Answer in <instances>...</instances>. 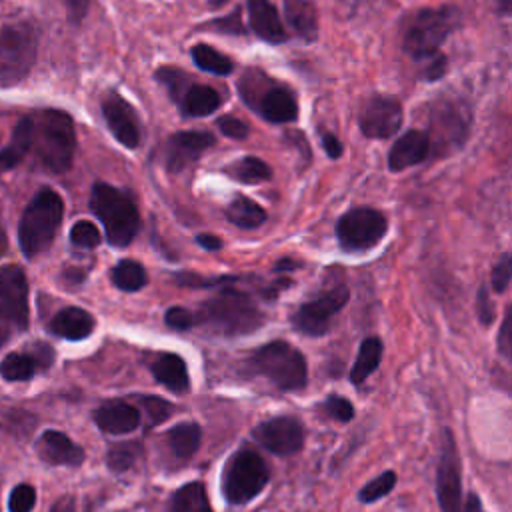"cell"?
<instances>
[{
	"label": "cell",
	"instance_id": "bcb514c9",
	"mask_svg": "<svg viewBox=\"0 0 512 512\" xmlns=\"http://www.w3.org/2000/svg\"><path fill=\"white\" fill-rule=\"evenodd\" d=\"M218 128L224 136L232 138V140H242L248 136V124L242 122L240 118H234V116H224V118H218Z\"/></svg>",
	"mask_w": 512,
	"mask_h": 512
},
{
	"label": "cell",
	"instance_id": "ac0fdd59",
	"mask_svg": "<svg viewBox=\"0 0 512 512\" xmlns=\"http://www.w3.org/2000/svg\"><path fill=\"white\" fill-rule=\"evenodd\" d=\"M214 136L206 130L176 132L166 142V166L170 172H180L196 162L204 150L214 144Z\"/></svg>",
	"mask_w": 512,
	"mask_h": 512
},
{
	"label": "cell",
	"instance_id": "e0dca14e",
	"mask_svg": "<svg viewBox=\"0 0 512 512\" xmlns=\"http://www.w3.org/2000/svg\"><path fill=\"white\" fill-rule=\"evenodd\" d=\"M470 126V110L462 102L446 100L442 98L438 104H434L430 112V132L428 138L438 136L442 144L450 142L460 146L466 140Z\"/></svg>",
	"mask_w": 512,
	"mask_h": 512
},
{
	"label": "cell",
	"instance_id": "680465c9",
	"mask_svg": "<svg viewBox=\"0 0 512 512\" xmlns=\"http://www.w3.org/2000/svg\"><path fill=\"white\" fill-rule=\"evenodd\" d=\"M8 338H10V328H8V324L0 322V346H2Z\"/></svg>",
	"mask_w": 512,
	"mask_h": 512
},
{
	"label": "cell",
	"instance_id": "f35d334b",
	"mask_svg": "<svg viewBox=\"0 0 512 512\" xmlns=\"http://www.w3.org/2000/svg\"><path fill=\"white\" fill-rule=\"evenodd\" d=\"M70 242L78 248H96L100 244V230L90 220H78L70 230Z\"/></svg>",
	"mask_w": 512,
	"mask_h": 512
},
{
	"label": "cell",
	"instance_id": "277c9868",
	"mask_svg": "<svg viewBox=\"0 0 512 512\" xmlns=\"http://www.w3.org/2000/svg\"><path fill=\"white\" fill-rule=\"evenodd\" d=\"M90 210L102 222L106 240L112 246L124 248L134 240L140 228V214L130 194L112 184L94 182L90 192Z\"/></svg>",
	"mask_w": 512,
	"mask_h": 512
},
{
	"label": "cell",
	"instance_id": "4dcf8cb0",
	"mask_svg": "<svg viewBox=\"0 0 512 512\" xmlns=\"http://www.w3.org/2000/svg\"><path fill=\"white\" fill-rule=\"evenodd\" d=\"M226 218L238 228L254 230L260 224H264L266 210L248 196H236L226 208Z\"/></svg>",
	"mask_w": 512,
	"mask_h": 512
},
{
	"label": "cell",
	"instance_id": "836d02e7",
	"mask_svg": "<svg viewBox=\"0 0 512 512\" xmlns=\"http://www.w3.org/2000/svg\"><path fill=\"white\" fill-rule=\"evenodd\" d=\"M110 278H112V284L124 292H136L144 288L148 282V274L144 266L136 260H120L112 268Z\"/></svg>",
	"mask_w": 512,
	"mask_h": 512
},
{
	"label": "cell",
	"instance_id": "603a6c76",
	"mask_svg": "<svg viewBox=\"0 0 512 512\" xmlns=\"http://www.w3.org/2000/svg\"><path fill=\"white\" fill-rule=\"evenodd\" d=\"M48 328L52 334H56L64 340H84L94 330V318L84 308L68 306L54 314Z\"/></svg>",
	"mask_w": 512,
	"mask_h": 512
},
{
	"label": "cell",
	"instance_id": "4316f807",
	"mask_svg": "<svg viewBox=\"0 0 512 512\" xmlns=\"http://www.w3.org/2000/svg\"><path fill=\"white\" fill-rule=\"evenodd\" d=\"M150 370L154 374V378L166 386L172 392H186L190 386V378H188V368L186 362L182 360V356L172 354V352H162L154 358V362L150 364Z\"/></svg>",
	"mask_w": 512,
	"mask_h": 512
},
{
	"label": "cell",
	"instance_id": "e575fe53",
	"mask_svg": "<svg viewBox=\"0 0 512 512\" xmlns=\"http://www.w3.org/2000/svg\"><path fill=\"white\" fill-rule=\"evenodd\" d=\"M36 364L26 352H10L0 362V376L8 382H24L30 380L36 372Z\"/></svg>",
	"mask_w": 512,
	"mask_h": 512
},
{
	"label": "cell",
	"instance_id": "7bdbcfd3",
	"mask_svg": "<svg viewBox=\"0 0 512 512\" xmlns=\"http://www.w3.org/2000/svg\"><path fill=\"white\" fill-rule=\"evenodd\" d=\"M324 410L338 422H350L354 418V406L344 396L330 394L324 402Z\"/></svg>",
	"mask_w": 512,
	"mask_h": 512
},
{
	"label": "cell",
	"instance_id": "6f0895ef",
	"mask_svg": "<svg viewBox=\"0 0 512 512\" xmlns=\"http://www.w3.org/2000/svg\"><path fill=\"white\" fill-rule=\"evenodd\" d=\"M6 248H8V238H6V232H4V226L0 220V256L6 254Z\"/></svg>",
	"mask_w": 512,
	"mask_h": 512
},
{
	"label": "cell",
	"instance_id": "7402d4cb",
	"mask_svg": "<svg viewBox=\"0 0 512 512\" xmlns=\"http://www.w3.org/2000/svg\"><path fill=\"white\" fill-rule=\"evenodd\" d=\"M246 6L250 28L260 40L268 44H282L288 38L278 10L270 0H246Z\"/></svg>",
	"mask_w": 512,
	"mask_h": 512
},
{
	"label": "cell",
	"instance_id": "7c38bea8",
	"mask_svg": "<svg viewBox=\"0 0 512 512\" xmlns=\"http://www.w3.org/2000/svg\"><path fill=\"white\" fill-rule=\"evenodd\" d=\"M460 456L454 436L448 428L442 430V452L436 472V496L440 512H462V474Z\"/></svg>",
	"mask_w": 512,
	"mask_h": 512
},
{
	"label": "cell",
	"instance_id": "3957f363",
	"mask_svg": "<svg viewBox=\"0 0 512 512\" xmlns=\"http://www.w3.org/2000/svg\"><path fill=\"white\" fill-rule=\"evenodd\" d=\"M64 218L62 196L44 186L40 188L22 212L18 224V242L24 256L34 258L50 248Z\"/></svg>",
	"mask_w": 512,
	"mask_h": 512
},
{
	"label": "cell",
	"instance_id": "30bf717a",
	"mask_svg": "<svg viewBox=\"0 0 512 512\" xmlns=\"http://www.w3.org/2000/svg\"><path fill=\"white\" fill-rule=\"evenodd\" d=\"M388 232V218L368 206L344 212L336 224V238L346 252H364L374 248Z\"/></svg>",
	"mask_w": 512,
	"mask_h": 512
},
{
	"label": "cell",
	"instance_id": "5b68a950",
	"mask_svg": "<svg viewBox=\"0 0 512 512\" xmlns=\"http://www.w3.org/2000/svg\"><path fill=\"white\" fill-rule=\"evenodd\" d=\"M460 24V12L454 6L422 8L404 28L402 48L414 62H424L440 52L442 42Z\"/></svg>",
	"mask_w": 512,
	"mask_h": 512
},
{
	"label": "cell",
	"instance_id": "6da1fadb",
	"mask_svg": "<svg viewBox=\"0 0 512 512\" xmlns=\"http://www.w3.org/2000/svg\"><path fill=\"white\" fill-rule=\"evenodd\" d=\"M194 316L196 326H208L224 336L250 334L264 324V312L256 300L232 286H224L212 298L204 300L194 310Z\"/></svg>",
	"mask_w": 512,
	"mask_h": 512
},
{
	"label": "cell",
	"instance_id": "5bb4252c",
	"mask_svg": "<svg viewBox=\"0 0 512 512\" xmlns=\"http://www.w3.org/2000/svg\"><path fill=\"white\" fill-rule=\"evenodd\" d=\"M402 104L394 96H372L360 112V130L366 138L384 140L396 134L402 126Z\"/></svg>",
	"mask_w": 512,
	"mask_h": 512
},
{
	"label": "cell",
	"instance_id": "d4e9b609",
	"mask_svg": "<svg viewBox=\"0 0 512 512\" xmlns=\"http://www.w3.org/2000/svg\"><path fill=\"white\" fill-rule=\"evenodd\" d=\"M182 116L186 118H200L216 112L222 104V96L216 88L206 86V84H196L192 82L182 96L176 100Z\"/></svg>",
	"mask_w": 512,
	"mask_h": 512
},
{
	"label": "cell",
	"instance_id": "f1b7e54d",
	"mask_svg": "<svg viewBox=\"0 0 512 512\" xmlns=\"http://www.w3.org/2000/svg\"><path fill=\"white\" fill-rule=\"evenodd\" d=\"M202 430L196 422H180L172 426L166 434V442L174 456L178 458H192L200 446Z\"/></svg>",
	"mask_w": 512,
	"mask_h": 512
},
{
	"label": "cell",
	"instance_id": "ffe728a7",
	"mask_svg": "<svg viewBox=\"0 0 512 512\" xmlns=\"http://www.w3.org/2000/svg\"><path fill=\"white\" fill-rule=\"evenodd\" d=\"M36 452L52 466H80L84 462V450L58 430L42 432L36 442Z\"/></svg>",
	"mask_w": 512,
	"mask_h": 512
},
{
	"label": "cell",
	"instance_id": "d6a6232c",
	"mask_svg": "<svg viewBox=\"0 0 512 512\" xmlns=\"http://www.w3.org/2000/svg\"><path fill=\"white\" fill-rule=\"evenodd\" d=\"M190 56L200 70L216 74V76H228L234 70L232 58H228L226 54L218 52L216 48H212L208 44H194L190 50Z\"/></svg>",
	"mask_w": 512,
	"mask_h": 512
},
{
	"label": "cell",
	"instance_id": "f6af8a7d",
	"mask_svg": "<svg viewBox=\"0 0 512 512\" xmlns=\"http://www.w3.org/2000/svg\"><path fill=\"white\" fill-rule=\"evenodd\" d=\"M166 324L170 328H176V330H188V328H194L196 326V316H194V310H186V308H170L164 316Z\"/></svg>",
	"mask_w": 512,
	"mask_h": 512
},
{
	"label": "cell",
	"instance_id": "74e56055",
	"mask_svg": "<svg viewBox=\"0 0 512 512\" xmlns=\"http://www.w3.org/2000/svg\"><path fill=\"white\" fill-rule=\"evenodd\" d=\"M156 78H158V82H162L166 86V90H168V94L172 96L174 102L194 82V78H190L186 72H182L178 68H172V66H162L160 70H156Z\"/></svg>",
	"mask_w": 512,
	"mask_h": 512
},
{
	"label": "cell",
	"instance_id": "f546056e",
	"mask_svg": "<svg viewBox=\"0 0 512 512\" xmlns=\"http://www.w3.org/2000/svg\"><path fill=\"white\" fill-rule=\"evenodd\" d=\"M168 512H212L202 482H188L178 488L168 504Z\"/></svg>",
	"mask_w": 512,
	"mask_h": 512
},
{
	"label": "cell",
	"instance_id": "94428289",
	"mask_svg": "<svg viewBox=\"0 0 512 512\" xmlns=\"http://www.w3.org/2000/svg\"><path fill=\"white\" fill-rule=\"evenodd\" d=\"M498 4H500V8H502L504 14L510 12V0H498Z\"/></svg>",
	"mask_w": 512,
	"mask_h": 512
},
{
	"label": "cell",
	"instance_id": "60d3db41",
	"mask_svg": "<svg viewBox=\"0 0 512 512\" xmlns=\"http://www.w3.org/2000/svg\"><path fill=\"white\" fill-rule=\"evenodd\" d=\"M140 404L144 406V410L148 414L150 426H156V424L164 422L172 414V404L166 402L164 398H158V396H142Z\"/></svg>",
	"mask_w": 512,
	"mask_h": 512
},
{
	"label": "cell",
	"instance_id": "9f6ffc18",
	"mask_svg": "<svg viewBox=\"0 0 512 512\" xmlns=\"http://www.w3.org/2000/svg\"><path fill=\"white\" fill-rule=\"evenodd\" d=\"M50 512H74V504L70 498H62L54 504V508Z\"/></svg>",
	"mask_w": 512,
	"mask_h": 512
},
{
	"label": "cell",
	"instance_id": "b9f144b4",
	"mask_svg": "<svg viewBox=\"0 0 512 512\" xmlns=\"http://www.w3.org/2000/svg\"><path fill=\"white\" fill-rule=\"evenodd\" d=\"M510 276H512V260H510V254L504 252V254L500 256V260H498V262L494 264V268H492V276H490L492 288H494L498 294L506 292V288H508V284H510Z\"/></svg>",
	"mask_w": 512,
	"mask_h": 512
},
{
	"label": "cell",
	"instance_id": "4fadbf2b",
	"mask_svg": "<svg viewBox=\"0 0 512 512\" xmlns=\"http://www.w3.org/2000/svg\"><path fill=\"white\" fill-rule=\"evenodd\" d=\"M28 280L22 268L0 266V322L18 330L28 328Z\"/></svg>",
	"mask_w": 512,
	"mask_h": 512
},
{
	"label": "cell",
	"instance_id": "9c48e42d",
	"mask_svg": "<svg viewBox=\"0 0 512 512\" xmlns=\"http://www.w3.org/2000/svg\"><path fill=\"white\" fill-rule=\"evenodd\" d=\"M270 472L266 462L254 450H238L222 476V494L230 504L242 506L256 498L268 484Z\"/></svg>",
	"mask_w": 512,
	"mask_h": 512
},
{
	"label": "cell",
	"instance_id": "8992f818",
	"mask_svg": "<svg viewBox=\"0 0 512 512\" xmlns=\"http://www.w3.org/2000/svg\"><path fill=\"white\" fill-rule=\"evenodd\" d=\"M238 92L242 100L266 122L288 124L298 118L296 94L256 68L244 72L238 82Z\"/></svg>",
	"mask_w": 512,
	"mask_h": 512
},
{
	"label": "cell",
	"instance_id": "7a4b0ae2",
	"mask_svg": "<svg viewBox=\"0 0 512 512\" xmlns=\"http://www.w3.org/2000/svg\"><path fill=\"white\" fill-rule=\"evenodd\" d=\"M32 150L40 164L54 174L70 170L76 154V128L68 112L48 108L32 114Z\"/></svg>",
	"mask_w": 512,
	"mask_h": 512
},
{
	"label": "cell",
	"instance_id": "d6986e66",
	"mask_svg": "<svg viewBox=\"0 0 512 512\" xmlns=\"http://www.w3.org/2000/svg\"><path fill=\"white\" fill-rule=\"evenodd\" d=\"M430 138L426 132L422 130H408L404 132L390 148L388 152V168L392 172H402L410 166H416L420 162H424L430 154Z\"/></svg>",
	"mask_w": 512,
	"mask_h": 512
},
{
	"label": "cell",
	"instance_id": "8fae6325",
	"mask_svg": "<svg viewBox=\"0 0 512 512\" xmlns=\"http://www.w3.org/2000/svg\"><path fill=\"white\" fill-rule=\"evenodd\" d=\"M350 290L344 284H336L320 292L314 300L304 302L292 314V324L300 334L322 336L328 332L332 318L346 306Z\"/></svg>",
	"mask_w": 512,
	"mask_h": 512
},
{
	"label": "cell",
	"instance_id": "ba28073f",
	"mask_svg": "<svg viewBox=\"0 0 512 512\" xmlns=\"http://www.w3.org/2000/svg\"><path fill=\"white\" fill-rule=\"evenodd\" d=\"M38 56V30L20 20L0 28V88H14L24 82Z\"/></svg>",
	"mask_w": 512,
	"mask_h": 512
},
{
	"label": "cell",
	"instance_id": "816d5d0a",
	"mask_svg": "<svg viewBox=\"0 0 512 512\" xmlns=\"http://www.w3.org/2000/svg\"><path fill=\"white\" fill-rule=\"evenodd\" d=\"M320 140H322V148H324V152L328 154V158L336 160V158L342 156L344 148H342V142H340V138H338L336 134H332V132H322Z\"/></svg>",
	"mask_w": 512,
	"mask_h": 512
},
{
	"label": "cell",
	"instance_id": "83f0119b",
	"mask_svg": "<svg viewBox=\"0 0 512 512\" xmlns=\"http://www.w3.org/2000/svg\"><path fill=\"white\" fill-rule=\"evenodd\" d=\"M382 352H384V346H382L380 338H376V336L364 338L362 344H360L356 362L350 368V382L352 384H362L380 366Z\"/></svg>",
	"mask_w": 512,
	"mask_h": 512
},
{
	"label": "cell",
	"instance_id": "cb8c5ba5",
	"mask_svg": "<svg viewBox=\"0 0 512 512\" xmlns=\"http://www.w3.org/2000/svg\"><path fill=\"white\" fill-rule=\"evenodd\" d=\"M284 18L300 40L314 42L318 38V10L312 0H284Z\"/></svg>",
	"mask_w": 512,
	"mask_h": 512
},
{
	"label": "cell",
	"instance_id": "7dc6e473",
	"mask_svg": "<svg viewBox=\"0 0 512 512\" xmlns=\"http://www.w3.org/2000/svg\"><path fill=\"white\" fill-rule=\"evenodd\" d=\"M210 26L216 28L218 32H224V34H244V26H242V20H240V8H234L232 14L210 22Z\"/></svg>",
	"mask_w": 512,
	"mask_h": 512
},
{
	"label": "cell",
	"instance_id": "1f68e13d",
	"mask_svg": "<svg viewBox=\"0 0 512 512\" xmlns=\"http://www.w3.org/2000/svg\"><path fill=\"white\" fill-rule=\"evenodd\" d=\"M224 172L232 180H238L242 184H260V182H266L272 178L270 166L262 158H256V156L238 158L232 164H228L224 168Z\"/></svg>",
	"mask_w": 512,
	"mask_h": 512
},
{
	"label": "cell",
	"instance_id": "44dd1931",
	"mask_svg": "<svg viewBox=\"0 0 512 512\" xmlns=\"http://www.w3.org/2000/svg\"><path fill=\"white\" fill-rule=\"evenodd\" d=\"M94 422L106 434H128L138 428L140 412L128 402L108 400L94 410Z\"/></svg>",
	"mask_w": 512,
	"mask_h": 512
},
{
	"label": "cell",
	"instance_id": "9a60e30c",
	"mask_svg": "<svg viewBox=\"0 0 512 512\" xmlns=\"http://www.w3.org/2000/svg\"><path fill=\"white\" fill-rule=\"evenodd\" d=\"M256 440L276 456H292L304 446V428L292 416H276L254 430Z\"/></svg>",
	"mask_w": 512,
	"mask_h": 512
},
{
	"label": "cell",
	"instance_id": "f907efd6",
	"mask_svg": "<svg viewBox=\"0 0 512 512\" xmlns=\"http://www.w3.org/2000/svg\"><path fill=\"white\" fill-rule=\"evenodd\" d=\"M64 6H66V12H68V20L78 26V24H82V20L88 14L90 0H64Z\"/></svg>",
	"mask_w": 512,
	"mask_h": 512
},
{
	"label": "cell",
	"instance_id": "8d00e7d4",
	"mask_svg": "<svg viewBox=\"0 0 512 512\" xmlns=\"http://www.w3.org/2000/svg\"><path fill=\"white\" fill-rule=\"evenodd\" d=\"M396 484V474L392 470H384L382 474H378L376 478H372L370 482H366L362 488H360V502L364 504H372L376 500H380L382 496L390 494L392 488Z\"/></svg>",
	"mask_w": 512,
	"mask_h": 512
},
{
	"label": "cell",
	"instance_id": "ab89813d",
	"mask_svg": "<svg viewBox=\"0 0 512 512\" xmlns=\"http://www.w3.org/2000/svg\"><path fill=\"white\" fill-rule=\"evenodd\" d=\"M36 504V490L30 484H16L8 496L10 512H30Z\"/></svg>",
	"mask_w": 512,
	"mask_h": 512
},
{
	"label": "cell",
	"instance_id": "2e32d148",
	"mask_svg": "<svg viewBox=\"0 0 512 512\" xmlns=\"http://www.w3.org/2000/svg\"><path fill=\"white\" fill-rule=\"evenodd\" d=\"M102 116L110 134L124 146L136 148L140 144V118L134 106L118 92H108L102 100Z\"/></svg>",
	"mask_w": 512,
	"mask_h": 512
},
{
	"label": "cell",
	"instance_id": "ee69618b",
	"mask_svg": "<svg viewBox=\"0 0 512 512\" xmlns=\"http://www.w3.org/2000/svg\"><path fill=\"white\" fill-rule=\"evenodd\" d=\"M446 70H448V60L442 52H438L432 58L420 62V76L428 82H434V80L442 78L446 74Z\"/></svg>",
	"mask_w": 512,
	"mask_h": 512
},
{
	"label": "cell",
	"instance_id": "91938a15",
	"mask_svg": "<svg viewBox=\"0 0 512 512\" xmlns=\"http://www.w3.org/2000/svg\"><path fill=\"white\" fill-rule=\"evenodd\" d=\"M300 264H294V262H290V260H280L276 266H274V270H286V268H298Z\"/></svg>",
	"mask_w": 512,
	"mask_h": 512
},
{
	"label": "cell",
	"instance_id": "db71d44e",
	"mask_svg": "<svg viewBox=\"0 0 512 512\" xmlns=\"http://www.w3.org/2000/svg\"><path fill=\"white\" fill-rule=\"evenodd\" d=\"M196 242L206 250H220L222 248V240L214 234H198Z\"/></svg>",
	"mask_w": 512,
	"mask_h": 512
},
{
	"label": "cell",
	"instance_id": "484cf974",
	"mask_svg": "<svg viewBox=\"0 0 512 512\" xmlns=\"http://www.w3.org/2000/svg\"><path fill=\"white\" fill-rule=\"evenodd\" d=\"M32 128H34L32 114H26L18 120L8 144L0 150V174L14 170L32 150Z\"/></svg>",
	"mask_w": 512,
	"mask_h": 512
},
{
	"label": "cell",
	"instance_id": "11a10c76",
	"mask_svg": "<svg viewBox=\"0 0 512 512\" xmlns=\"http://www.w3.org/2000/svg\"><path fill=\"white\" fill-rule=\"evenodd\" d=\"M462 512H484L482 502H480V498H478L474 492H470V494L466 496V502H464Z\"/></svg>",
	"mask_w": 512,
	"mask_h": 512
},
{
	"label": "cell",
	"instance_id": "52a82bcc",
	"mask_svg": "<svg viewBox=\"0 0 512 512\" xmlns=\"http://www.w3.org/2000/svg\"><path fill=\"white\" fill-rule=\"evenodd\" d=\"M256 374L266 376L276 388L284 392L302 390L308 382V366L304 354L284 340L266 342L248 358Z\"/></svg>",
	"mask_w": 512,
	"mask_h": 512
},
{
	"label": "cell",
	"instance_id": "681fc988",
	"mask_svg": "<svg viewBox=\"0 0 512 512\" xmlns=\"http://www.w3.org/2000/svg\"><path fill=\"white\" fill-rule=\"evenodd\" d=\"M476 312H478V320H480L484 326L492 324V320H494V304H492V300H490V296H488V290H486L484 286H480V290H478Z\"/></svg>",
	"mask_w": 512,
	"mask_h": 512
},
{
	"label": "cell",
	"instance_id": "d590c367",
	"mask_svg": "<svg viewBox=\"0 0 512 512\" xmlns=\"http://www.w3.org/2000/svg\"><path fill=\"white\" fill-rule=\"evenodd\" d=\"M140 456H142V446L138 442H120L108 450L106 464L114 472H124L132 468Z\"/></svg>",
	"mask_w": 512,
	"mask_h": 512
},
{
	"label": "cell",
	"instance_id": "f5cc1de1",
	"mask_svg": "<svg viewBox=\"0 0 512 512\" xmlns=\"http://www.w3.org/2000/svg\"><path fill=\"white\" fill-rule=\"evenodd\" d=\"M510 344H512V340H510V310H508L502 320L500 334H498V348L504 354V358H510Z\"/></svg>",
	"mask_w": 512,
	"mask_h": 512
},
{
	"label": "cell",
	"instance_id": "6125c7cd",
	"mask_svg": "<svg viewBox=\"0 0 512 512\" xmlns=\"http://www.w3.org/2000/svg\"><path fill=\"white\" fill-rule=\"evenodd\" d=\"M226 2H228V0H210V2H208V4H210V8H212V10H216V8H220V6H224V4H226Z\"/></svg>",
	"mask_w": 512,
	"mask_h": 512
},
{
	"label": "cell",
	"instance_id": "c3c4849f",
	"mask_svg": "<svg viewBox=\"0 0 512 512\" xmlns=\"http://www.w3.org/2000/svg\"><path fill=\"white\" fill-rule=\"evenodd\" d=\"M26 354H30V358L36 364V368H40V370H46L52 364V360H54V350L46 342H34L26 350Z\"/></svg>",
	"mask_w": 512,
	"mask_h": 512
}]
</instances>
